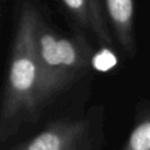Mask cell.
I'll return each instance as SVG.
<instances>
[{"label": "cell", "instance_id": "obj_3", "mask_svg": "<svg viewBox=\"0 0 150 150\" xmlns=\"http://www.w3.org/2000/svg\"><path fill=\"white\" fill-rule=\"evenodd\" d=\"M93 121L63 118L54 121L32 138L11 150H89L93 145Z\"/></svg>", "mask_w": 150, "mask_h": 150}, {"label": "cell", "instance_id": "obj_4", "mask_svg": "<svg viewBox=\"0 0 150 150\" xmlns=\"http://www.w3.org/2000/svg\"><path fill=\"white\" fill-rule=\"evenodd\" d=\"M115 36L129 57L136 54L134 0H103Z\"/></svg>", "mask_w": 150, "mask_h": 150}, {"label": "cell", "instance_id": "obj_6", "mask_svg": "<svg viewBox=\"0 0 150 150\" xmlns=\"http://www.w3.org/2000/svg\"><path fill=\"white\" fill-rule=\"evenodd\" d=\"M121 150H150V101L136 112L134 125Z\"/></svg>", "mask_w": 150, "mask_h": 150}, {"label": "cell", "instance_id": "obj_1", "mask_svg": "<svg viewBox=\"0 0 150 150\" xmlns=\"http://www.w3.org/2000/svg\"><path fill=\"white\" fill-rule=\"evenodd\" d=\"M40 16L29 4L21 9L5 77L0 108V141L4 143L23 120H36L40 103V69L36 33Z\"/></svg>", "mask_w": 150, "mask_h": 150}, {"label": "cell", "instance_id": "obj_2", "mask_svg": "<svg viewBox=\"0 0 150 150\" xmlns=\"http://www.w3.org/2000/svg\"><path fill=\"white\" fill-rule=\"evenodd\" d=\"M36 54L41 107L77 81L91 61V49L86 40L61 36L42 21L36 33Z\"/></svg>", "mask_w": 150, "mask_h": 150}, {"label": "cell", "instance_id": "obj_5", "mask_svg": "<svg viewBox=\"0 0 150 150\" xmlns=\"http://www.w3.org/2000/svg\"><path fill=\"white\" fill-rule=\"evenodd\" d=\"M75 20L84 28L91 30L100 42L111 45L112 39L103 18L98 0H61Z\"/></svg>", "mask_w": 150, "mask_h": 150}]
</instances>
